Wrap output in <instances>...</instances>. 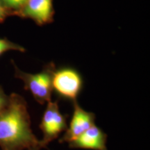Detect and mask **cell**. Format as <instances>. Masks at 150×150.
<instances>
[{"label": "cell", "instance_id": "obj_10", "mask_svg": "<svg viewBox=\"0 0 150 150\" xmlns=\"http://www.w3.org/2000/svg\"><path fill=\"white\" fill-rule=\"evenodd\" d=\"M9 102V96L5 93L4 91L0 86V110H3Z\"/></svg>", "mask_w": 150, "mask_h": 150}, {"label": "cell", "instance_id": "obj_6", "mask_svg": "<svg viewBox=\"0 0 150 150\" xmlns=\"http://www.w3.org/2000/svg\"><path fill=\"white\" fill-rule=\"evenodd\" d=\"M16 16L31 19L40 25L47 24L53 20L52 0H27Z\"/></svg>", "mask_w": 150, "mask_h": 150}, {"label": "cell", "instance_id": "obj_9", "mask_svg": "<svg viewBox=\"0 0 150 150\" xmlns=\"http://www.w3.org/2000/svg\"><path fill=\"white\" fill-rule=\"evenodd\" d=\"M8 51L25 52V49L20 45L16 44L6 38H0V56L5 52Z\"/></svg>", "mask_w": 150, "mask_h": 150}, {"label": "cell", "instance_id": "obj_5", "mask_svg": "<svg viewBox=\"0 0 150 150\" xmlns=\"http://www.w3.org/2000/svg\"><path fill=\"white\" fill-rule=\"evenodd\" d=\"M74 110L70 127L67 129L65 134L59 139V142H70L76 139L81 134L95 125V115L93 112L83 110L79 105L77 101L73 102Z\"/></svg>", "mask_w": 150, "mask_h": 150}, {"label": "cell", "instance_id": "obj_8", "mask_svg": "<svg viewBox=\"0 0 150 150\" xmlns=\"http://www.w3.org/2000/svg\"><path fill=\"white\" fill-rule=\"evenodd\" d=\"M27 0H0L3 6L9 11L11 14L16 15L24 6Z\"/></svg>", "mask_w": 150, "mask_h": 150}, {"label": "cell", "instance_id": "obj_11", "mask_svg": "<svg viewBox=\"0 0 150 150\" xmlns=\"http://www.w3.org/2000/svg\"><path fill=\"white\" fill-rule=\"evenodd\" d=\"M9 15H11L10 13L8 10H6L4 7L3 6V5L1 4V3L0 2V22H2L4 21V20L7 16H8Z\"/></svg>", "mask_w": 150, "mask_h": 150}, {"label": "cell", "instance_id": "obj_12", "mask_svg": "<svg viewBox=\"0 0 150 150\" xmlns=\"http://www.w3.org/2000/svg\"><path fill=\"white\" fill-rule=\"evenodd\" d=\"M40 149H42V147H40V146H36V147L29 148V149H27V150H40Z\"/></svg>", "mask_w": 150, "mask_h": 150}, {"label": "cell", "instance_id": "obj_1", "mask_svg": "<svg viewBox=\"0 0 150 150\" xmlns=\"http://www.w3.org/2000/svg\"><path fill=\"white\" fill-rule=\"evenodd\" d=\"M27 103L21 95L12 93L0 110V147L3 150H27L41 145L33 134Z\"/></svg>", "mask_w": 150, "mask_h": 150}, {"label": "cell", "instance_id": "obj_7", "mask_svg": "<svg viewBox=\"0 0 150 150\" xmlns=\"http://www.w3.org/2000/svg\"><path fill=\"white\" fill-rule=\"evenodd\" d=\"M106 139L107 135L94 125L73 141L69 142V147L75 149L108 150L106 145Z\"/></svg>", "mask_w": 150, "mask_h": 150}, {"label": "cell", "instance_id": "obj_2", "mask_svg": "<svg viewBox=\"0 0 150 150\" xmlns=\"http://www.w3.org/2000/svg\"><path fill=\"white\" fill-rule=\"evenodd\" d=\"M15 68V76L23 81L24 89L32 94L35 100L40 104L52 100V76L56 70L54 63H50L36 74L24 72L18 68L13 62Z\"/></svg>", "mask_w": 150, "mask_h": 150}, {"label": "cell", "instance_id": "obj_3", "mask_svg": "<svg viewBox=\"0 0 150 150\" xmlns=\"http://www.w3.org/2000/svg\"><path fill=\"white\" fill-rule=\"evenodd\" d=\"M39 127L43 133L42 140H40L42 148H47L49 143L67 130V117L60 111L58 100L48 102Z\"/></svg>", "mask_w": 150, "mask_h": 150}, {"label": "cell", "instance_id": "obj_4", "mask_svg": "<svg viewBox=\"0 0 150 150\" xmlns=\"http://www.w3.org/2000/svg\"><path fill=\"white\" fill-rule=\"evenodd\" d=\"M83 81L77 71L72 68H62L54 70L52 76V88L63 98L76 101L81 91Z\"/></svg>", "mask_w": 150, "mask_h": 150}]
</instances>
